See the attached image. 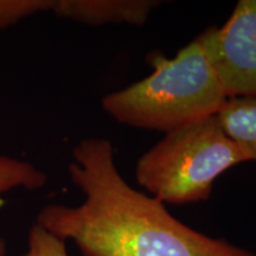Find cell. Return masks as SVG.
I'll return each mask as SVG.
<instances>
[{"label":"cell","mask_w":256,"mask_h":256,"mask_svg":"<svg viewBox=\"0 0 256 256\" xmlns=\"http://www.w3.org/2000/svg\"><path fill=\"white\" fill-rule=\"evenodd\" d=\"M66 241L34 223L28 232V248L23 256H69Z\"/></svg>","instance_id":"9"},{"label":"cell","mask_w":256,"mask_h":256,"mask_svg":"<svg viewBox=\"0 0 256 256\" xmlns=\"http://www.w3.org/2000/svg\"><path fill=\"white\" fill-rule=\"evenodd\" d=\"M160 2L156 0H50L60 18L87 25H144Z\"/></svg>","instance_id":"5"},{"label":"cell","mask_w":256,"mask_h":256,"mask_svg":"<svg viewBox=\"0 0 256 256\" xmlns=\"http://www.w3.org/2000/svg\"><path fill=\"white\" fill-rule=\"evenodd\" d=\"M246 162L216 114L165 134L138 160L136 178L165 206H184L209 200L216 179Z\"/></svg>","instance_id":"3"},{"label":"cell","mask_w":256,"mask_h":256,"mask_svg":"<svg viewBox=\"0 0 256 256\" xmlns=\"http://www.w3.org/2000/svg\"><path fill=\"white\" fill-rule=\"evenodd\" d=\"M48 180L44 172L30 162L11 156H0V194L14 188L36 190Z\"/></svg>","instance_id":"7"},{"label":"cell","mask_w":256,"mask_h":256,"mask_svg":"<svg viewBox=\"0 0 256 256\" xmlns=\"http://www.w3.org/2000/svg\"><path fill=\"white\" fill-rule=\"evenodd\" d=\"M50 10V0H0V30Z\"/></svg>","instance_id":"8"},{"label":"cell","mask_w":256,"mask_h":256,"mask_svg":"<svg viewBox=\"0 0 256 256\" xmlns=\"http://www.w3.org/2000/svg\"><path fill=\"white\" fill-rule=\"evenodd\" d=\"M152 72L102 100L104 110L118 122L168 134L216 115L226 98L200 38L174 58L152 52Z\"/></svg>","instance_id":"2"},{"label":"cell","mask_w":256,"mask_h":256,"mask_svg":"<svg viewBox=\"0 0 256 256\" xmlns=\"http://www.w3.org/2000/svg\"><path fill=\"white\" fill-rule=\"evenodd\" d=\"M198 38L226 100L256 98V0H240L222 26Z\"/></svg>","instance_id":"4"},{"label":"cell","mask_w":256,"mask_h":256,"mask_svg":"<svg viewBox=\"0 0 256 256\" xmlns=\"http://www.w3.org/2000/svg\"><path fill=\"white\" fill-rule=\"evenodd\" d=\"M68 171L84 200L78 206H46L36 223L72 240L82 256H256L192 229L162 202L133 188L118 170L108 139L81 140Z\"/></svg>","instance_id":"1"},{"label":"cell","mask_w":256,"mask_h":256,"mask_svg":"<svg viewBox=\"0 0 256 256\" xmlns=\"http://www.w3.org/2000/svg\"><path fill=\"white\" fill-rule=\"evenodd\" d=\"M6 254V243L4 238L0 236V256H5Z\"/></svg>","instance_id":"10"},{"label":"cell","mask_w":256,"mask_h":256,"mask_svg":"<svg viewBox=\"0 0 256 256\" xmlns=\"http://www.w3.org/2000/svg\"><path fill=\"white\" fill-rule=\"evenodd\" d=\"M217 118L230 139L256 162V98L226 100Z\"/></svg>","instance_id":"6"}]
</instances>
